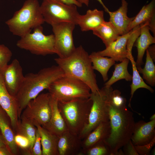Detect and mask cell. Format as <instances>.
I'll use <instances>...</instances> for the list:
<instances>
[{"mask_svg":"<svg viewBox=\"0 0 155 155\" xmlns=\"http://www.w3.org/2000/svg\"><path fill=\"white\" fill-rule=\"evenodd\" d=\"M93 34L100 38L106 47L115 40L120 36L110 21H105L99 27L92 31Z\"/></svg>","mask_w":155,"mask_h":155,"instance_id":"cell-26","label":"cell"},{"mask_svg":"<svg viewBox=\"0 0 155 155\" xmlns=\"http://www.w3.org/2000/svg\"><path fill=\"white\" fill-rule=\"evenodd\" d=\"M75 25L72 23L63 22L51 26L55 37L56 54L59 58L68 57L76 48L73 36Z\"/></svg>","mask_w":155,"mask_h":155,"instance_id":"cell-11","label":"cell"},{"mask_svg":"<svg viewBox=\"0 0 155 155\" xmlns=\"http://www.w3.org/2000/svg\"><path fill=\"white\" fill-rule=\"evenodd\" d=\"M68 4H72L75 5L77 7H81L82 5L78 2L76 0H58Z\"/></svg>","mask_w":155,"mask_h":155,"instance_id":"cell-41","label":"cell"},{"mask_svg":"<svg viewBox=\"0 0 155 155\" xmlns=\"http://www.w3.org/2000/svg\"><path fill=\"white\" fill-rule=\"evenodd\" d=\"M129 59L131 61L132 68V82L130 85L131 97L128 106L131 107V102L134 92L139 88L146 89L151 93H153L154 90L150 86L146 84L140 76L137 70L135 62L133 56L130 57Z\"/></svg>","mask_w":155,"mask_h":155,"instance_id":"cell-28","label":"cell"},{"mask_svg":"<svg viewBox=\"0 0 155 155\" xmlns=\"http://www.w3.org/2000/svg\"><path fill=\"white\" fill-rule=\"evenodd\" d=\"M51 115L50 119L48 124L44 128L59 137L68 130L59 110L58 101L51 96Z\"/></svg>","mask_w":155,"mask_h":155,"instance_id":"cell-20","label":"cell"},{"mask_svg":"<svg viewBox=\"0 0 155 155\" xmlns=\"http://www.w3.org/2000/svg\"><path fill=\"white\" fill-rule=\"evenodd\" d=\"M12 56L10 49L3 44H0V72L2 73L8 65Z\"/></svg>","mask_w":155,"mask_h":155,"instance_id":"cell-32","label":"cell"},{"mask_svg":"<svg viewBox=\"0 0 155 155\" xmlns=\"http://www.w3.org/2000/svg\"><path fill=\"white\" fill-rule=\"evenodd\" d=\"M0 106L6 112L10 119L15 134L20 125L16 101L8 92L4 83L2 74L0 72Z\"/></svg>","mask_w":155,"mask_h":155,"instance_id":"cell-13","label":"cell"},{"mask_svg":"<svg viewBox=\"0 0 155 155\" xmlns=\"http://www.w3.org/2000/svg\"><path fill=\"white\" fill-rule=\"evenodd\" d=\"M155 144V137L148 143L142 146H134L139 155H149L152 148Z\"/></svg>","mask_w":155,"mask_h":155,"instance_id":"cell-36","label":"cell"},{"mask_svg":"<svg viewBox=\"0 0 155 155\" xmlns=\"http://www.w3.org/2000/svg\"><path fill=\"white\" fill-rule=\"evenodd\" d=\"M127 58L119 63L115 64V69L111 78L106 82L104 86L110 87L119 80L124 79L127 81H131L132 75L129 72L127 67L129 61Z\"/></svg>","mask_w":155,"mask_h":155,"instance_id":"cell-27","label":"cell"},{"mask_svg":"<svg viewBox=\"0 0 155 155\" xmlns=\"http://www.w3.org/2000/svg\"><path fill=\"white\" fill-rule=\"evenodd\" d=\"M140 25L137 26L133 28L132 29V33L128 39L127 44V48L128 53V59L130 57L132 56V48L135 41L140 34Z\"/></svg>","mask_w":155,"mask_h":155,"instance_id":"cell-35","label":"cell"},{"mask_svg":"<svg viewBox=\"0 0 155 155\" xmlns=\"http://www.w3.org/2000/svg\"><path fill=\"white\" fill-rule=\"evenodd\" d=\"M51 100L49 92L39 94L28 103L20 117L29 121L36 127L40 125L45 127L51 116Z\"/></svg>","mask_w":155,"mask_h":155,"instance_id":"cell-10","label":"cell"},{"mask_svg":"<svg viewBox=\"0 0 155 155\" xmlns=\"http://www.w3.org/2000/svg\"><path fill=\"white\" fill-rule=\"evenodd\" d=\"M126 99L121 95L120 92L117 90H113L110 97V102L113 106L117 108H121L126 106Z\"/></svg>","mask_w":155,"mask_h":155,"instance_id":"cell-34","label":"cell"},{"mask_svg":"<svg viewBox=\"0 0 155 155\" xmlns=\"http://www.w3.org/2000/svg\"><path fill=\"white\" fill-rule=\"evenodd\" d=\"M41 146V137L37 129L35 140L32 150L31 155H42Z\"/></svg>","mask_w":155,"mask_h":155,"instance_id":"cell-37","label":"cell"},{"mask_svg":"<svg viewBox=\"0 0 155 155\" xmlns=\"http://www.w3.org/2000/svg\"><path fill=\"white\" fill-rule=\"evenodd\" d=\"M155 119L146 122L135 123L131 140L134 146H142L150 142L155 137Z\"/></svg>","mask_w":155,"mask_h":155,"instance_id":"cell-15","label":"cell"},{"mask_svg":"<svg viewBox=\"0 0 155 155\" xmlns=\"http://www.w3.org/2000/svg\"><path fill=\"white\" fill-rule=\"evenodd\" d=\"M64 75L58 66L54 65L42 69L37 73H29L24 76L22 84L15 97L20 119L28 103L43 90L48 89L54 82Z\"/></svg>","mask_w":155,"mask_h":155,"instance_id":"cell-1","label":"cell"},{"mask_svg":"<svg viewBox=\"0 0 155 155\" xmlns=\"http://www.w3.org/2000/svg\"><path fill=\"white\" fill-rule=\"evenodd\" d=\"M111 132L109 121L100 123L82 140L81 155H82L84 151L92 146L106 140Z\"/></svg>","mask_w":155,"mask_h":155,"instance_id":"cell-21","label":"cell"},{"mask_svg":"<svg viewBox=\"0 0 155 155\" xmlns=\"http://www.w3.org/2000/svg\"><path fill=\"white\" fill-rule=\"evenodd\" d=\"M44 22L38 1L26 0L5 23L13 35L21 37Z\"/></svg>","mask_w":155,"mask_h":155,"instance_id":"cell-4","label":"cell"},{"mask_svg":"<svg viewBox=\"0 0 155 155\" xmlns=\"http://www.w3.org/2000/svg\"><path fill=\"white\" fill-rule=\"evenodd\" d=\"M0 132L7 146L13 155L20 154L19 148L14 140V132L10 118L6 112L0 106Z\"/></svg>","mask_w":155,"mask_h":155,"instance_id":"cell-17","label":"cell"},{"mask_svg":"<svg viewBox=\"0 0 155 155\" xmlns=\"http://www.w3.org/2000/svg\"><path fill=\"white\" fill-rule=\"evenodd\" d=\"M123 147V152L124 155H139L131 140H129Z\"/></svg>","mask_w":155,"mask_h":155,"instance_id":"cell-38","label":"cell"},{"mask_svg":"<svg viewBox=\"0 0 155 155\" xmlns=\"http://www.w3.org/2000/svg\"><path fill=\"white\" fill-rule=\"evenodd\" d=\"M16 45L18 48L37 55L56 54L54 34H44L42 26L34 28L33 33L21 37Z\"/></svg>","mask_w":155,"mask_h":155,"instance_id":"cell-9","label":"cell"},{"mask_svg":"<svg viewBox=\"0 0 155 155\" xmlns=\"http://www.w3.org/2000/svg\"><path fill=\"white\" fill-rule=\"evenodd\" d=\"M82 141L78 135L67 130L59 137V155H81Z\"/></svg>","mask_w":155,"mask_h":155,"instance_id":"cell-16","label":"cell"},{"mask_svg":"<svg viewBox=\"0 0 155 155\" xmlns=\"http://www.w3.org/2000/svg\"><path fill=\"white\" fill-rule=\"evenodd\" d=\"M111 86H104L96 92H91L92 104L87 124L79 135L82 140L100 123L109 121L110 97Z\"/></svg>","mask_w":155,"mask_h":155,"instance_id":"cell-6","label":"cell"},{"mask_svg":"<svg viewBox=\"0 0 155 155\" xmlns=\"http://www.w3.org/2000/svg\"><path fill=\"white\" fill-rule=\"evenodd\" d=\"M94 70L101 74L103 80L105 82L108 79V72L110 68L115 64V61L111 58H108L93 52L89 55Z\"/></svg>","mask_w":155,"mask_h":155,"instance_id":"cell-25","label":"cell"},{"mask_svg":"<svg viewBox=\"0 0 155 155\" xmlns=\"http://www.w3.org/2000/svg\"><path fill=\"white\" fill-rule=\"evenodd\" d=\"M150 120H152L154 119H155V114L152 115L150 117Z\"/></svg>","mask_w":155,"mask_h":155,"instance_id":"cell-45","label":"cell"},{"mask_svg":"<svg viewBox=\"0 0 155 155\" xmlns=\"http://www.w3.org/2000/svg\"><path fill=\"white\" fill-rule=\"evenodd\" d=\"M0 155H13L7 146L0 147Z\"/></svg>","mask_w":155,"mask_h":155,"instance_id":"cell-39","label":"cell"},{"mask_svg":"<svg viewBox=\"0 0 155 155\" xmlns=\"http://www.w3.org/2000/svg\"><path fill=\"white\" fill-rule=\"evenodd\" d=\"M132 32V30L125 34L120 35L105 49L96 52L97 53L102 56L110 57L117 62H121L125 59L128 58L127 42Z\"/></svg>","mask_w":155,"mask_h":155,"instance_id":"cell-14","label":"cell"},{"mask_svg":"<svg viewBox=\"0 0 155 155\" xmlns=\"http://www.w3.org/2000/svg\"><path fill=\"white\" fill-rule=\"evenodd\" d=\"M89 55L80 45L68 57L54 60L64 75L81 80L88 86L91 92L94 93L100 89Z\"/></svg>","mask_w":155,"mask_h":155,"instance_id":"cell-2","label":"cell"},{"mask_svg":"<svg viewBox=\"0 0 155 155\" xmlns=\"http://www.w3.org/2000/svg\"><path fill=\"white\" fill-rule=\"evenodd\" d=\"M142 24L148 25L155 37V0H152L150 3L143 6L131 22L128 29V32L136 26Z\"/></svg>","mask_w":155,"mask_h":155,"instance_id":"cell-19","label":"cell"},{"mask_svg":"<svg viewBox=\"0 0 155 155\" xmlns=\"http://www.w3.org/2000/svg\"><path fill=\"white\" fill-rule=\"evenodd\" d=\"M78 2L82 4H85L87 6H88L89 0H76Z\"/></svg>","mask_w":155,"mask_h":155,"instance_id":"cell-43","label":"cell"},{"mask_svg":"<svg viewBox=\"0 0 155 155\" xmlns=\"http://www.w3.org/2000/svg\"><path fill=\"white\" fill-rule=\"evenodd\" d=\"M99 2V3L102 5V6H103L104 8L105 11H106L108 13V12L109 11L108 8L106 7L105 6V5H104L103 3L102 2V1L101 0H97Z\"/></svg>","mask_w":155,"mask_h":155,"instance_id":"cell-44","label":"cell"},{"mask_svg":"<svg viewBox=\"0 0 155 155\" xmlns=\"http://www.w3.org/2000/svg\"><path fill=\"white\" fill-rule=\"evenodd\" d=\"M92 104L90 97L67 102L58 101L59 110L68 130L79 135L87 124Z\"/></svg>","mask_w":155,"mask_h":155,"instance_id":"cell-5","label":"cell"},{"mask_svg":"<svg viewBox=\"0 0 155 155\" xmlns=\"http://www.w3.org/2000/svg\"><path fill=\"white\" fill-rule=\"evenodd\" d=\"M20 125L16 134H20L26 137L30 143V152H31L35 142L36 127L29 121L20 117Z\"/></svg>","mask_w":155,"mask_h":155,"instance_id":"cell-30","label":"cell"},{"mask_svg":"<svg viewBox=\"0 0 155 155\" xmlns=\"http://www.w3.org/2000/svg\"><path fill=\"white\" fill-rule=\"evenodd\" d=\"M14 140L19 148L22 150L24 154L30 155V142L26 137L20 134H16L15 135Z\"/></svg>","mask_w":155,"mask_h":155,"instance_id":"cell-33","label":"cell"},{"mask_svg":"<svg viewBox=\"0 0 155 155\" xmlns=\"http://www.w3.org/2000/svg\"><path fill=\"white\" fill-rule=\"evenodd\" d=\"M47 90L51 95L58 101L88 98L91 94L90 88L84 83L64 75L54 82Z\"/></svg>","mask_w":155,"mask_h":155,"instance_id":"cell-7","label":"cell"},{"mask_svg":"<svg viewBox=\"0 0 155 155\" xmlns=\"http://www.w3.org/2000/svg\"><path fill=\"white\" fill-rule=\"evenodd\" d=\"M75 5L58 0H43L40 9L45 22L51 26L63 22L77 25L80 14Z\"/></svg>","mask_w":155,"mask_h":155,"instance_id":"cell-8","label":"cell"},{"mask_svg":"<svg viewBox=\"0 0 155 155\" xmlns=\"http://www.w3.org/2000/svg\"><path fill=\"white\" fill-rule=\"evenodd\" d=\"M149 54L154 61L155 60V45L150 46L147 49Z\"/></svg>","mask_w":155,"mask_h":155,"instance_id":"cell-40","label":"cell"},{"mask_svg":"<svg viewBox=\"0 0 155 155\" xmlns=\"http://www.w3.org/2000/svg\"><path fill=\"white\" fill-rule=\"evenodd\" d=\"M105 21L104 11L95 9L88 10L84 15L80 14L77 25L80 26L82 31H93L99 27Z\"/></svg>","mask_w":155,"mask_h":155,"instance_id":"cell-22","label":"cell"},{"mask_svg":"<svg viewBox=\"0 0 155 155\" xmlns=\"http://www.w3.org/2000/svg\"><path fill=\"white\" fill-rule=\"evenodd\" d=\"M128 3L125 0H121V6L116 11L108 13L110 16L109 21L116 29L120 35L127 33L128 29L135 17L127 16Z\"/></svg>","mask_w":155,"mask_h":155,"instance_id":"cell-18","label":"cell"},{"mask_svg":"<svg viewBox=\"0 0 155 155\" xmlns=\"http://www.w3.org/2000/svg\"><path fill=\"white\" fill-rule=\"evenodd\" d=\"M109 122L111 133L104 141L109 148L111 155H116L118 150L131 139L135 123L133 113L127 106L117 108L110 102Z\"/></svg>","mask_w":155,"mask_h":155,"instance_id":"cell-3","label":"cell"},{"mask_svg":"<svg viewBox=\"0 0 155 155\" xmlns=\"http://www.w3.org/2000/svg\"><path fill=\"white\" fill-rule=\"evenodd\" d=\"M3 146H7L0 132V147Z\"/></svg>","mask_w":155,"mask_h":155,"instance_id":"cell-42","label":"cell"},{"mask_svg":"<svg viewBox=\"0 0 155 155\" xmlns=\"http://www.w3.org/2000/svg\"><path fill=\"white\" fill-rule=\"evenodd\" d=\"M82 155H111L109 148L104 141L99 142L84 151Z\"/></svg>","mask_w":155,"mask_h":155,"instance_id":"cell-31","label":"cell"},{"mask_svg":"<svg viewBox=\"0 0 155 155\" xmlns=\"http://www.w3.org/2000/svg\"><path fill=\"white\" fill-rule=\"evenodd\" d=\"M41 137L42 155H59V137L40 125L36 126Z\"/></svg>","mask_w":155,"mask_h":155,"instance_id":"cell-24","label":"cell"},{"mask_svg":"<svg viewBox=\"0 0 155 155\" xmlns=\"http://www.w3.org/2000/svg\"><path fill=\"white\" fill-rule=\"evenodd\" d=\"M5 86L9 93L15 97L23 82L24 76L20 62L14 59L8 64L3 73Z\"/></svg>","mask_w":155,"mask_h":155,"instance_id":"cell-12","label":"cell"},{"mask_svg":"<svg viewBox=\"0 0 155 155\" xmlns=\"http://www.w3.org/2000/svg\"><path fill=\"white\" fill-rule=\"evenodd\" d=\"M146 51V61L143 68L141 67H137L139 73L142 75L146 82L152 86L155 85V66L151 57L148 49Z\"/></svg>","mask_w":155,"mask_h":155,"instance_id":"cell-29","label":"cell"},{"mask_svg":"<svg viewBox=\"0 0 155 155\" xmlns=\"http://www.w3.org/2000/svg\"><path fill=\"white\" fill-rule=\"evenodd\" d=\"M140 25V34L134 44L137 51V59L135 62L137 67H141L144 64L143 57L145 53L151 44L155 43V37L150 34L148 26L143 24Z\"/></svg>","mask_w":155,"mask_h":155,"instance_id":"cell-23","label":"cell"}]
</instances>
